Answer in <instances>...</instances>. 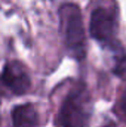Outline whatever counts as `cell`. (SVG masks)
Returning <instances> with one entry per match:
<instances>
[{
    "mask_svg": "<svg viewBox=\"0 0 126 127\" xmlns=\"http://www.w3.org/2000/svg\"><path fill=\"white\" fill-rule=\"evenodd\" d=\"M119 7L114 0H98L91 13L89 31L95 40L104 47L117 50Z\"/></svg>",
    "mask_w": 126,
    "mask_h": 127,
    "instance_id": "obj_1",
    "label": "cell"
},
{
    "mask_svg": "<svg viewBox=\"0 0 126 127\" xmlns=\"http://www.w3.org/2000/svg\"><path fill=\"white\" fill-rule=\"evenodd\" d=\"M60 22L64 43L70 55L76 59H83L86 55V37L83 28V16L74 3H65L60 9Z\"/></svg>",
    "mask_w": 126,
    "mask_h": 127,
    "instance_id": "obj_2",
    "label": "cell"
},
{
    "mask_svg": "<svg viewBox=\"0 0 126 127\" xmlns=\"http://www.w3.org/2000/svg\"><path fill=\"white\" fill-rule=\"evenodd\" d=\"M91 121V97L83 84L76 86L64 99L58 123L61 127H88Z\"/></svg>",
    "mask_w": 126,
    "mask_h": 127,
    "instance_id": "obj_3",
    "label": "cell"
},
{
    "mask_svg": "<svg viewBox=\"0 0 126 127\" xmlns=\"http://www.w3.org/2000/svg\"><path fill=\"white\" fill-rule=\"evenodd\" d=\"M1 84L15 95H24L30 90L31 80L28 75L27 68L21 62H9L0 77Z\"/></svg>",
    "mask_w": 126,
    "mask_h": 127,
    "instance_id": "obj_4",
    "label": "cell"
},
{
    "mask_svg": "<svg viewBox=\"0 0 126 127\" xmlns=\"http://www.w3.org/2000/svg\"><path fill=\"white\" fill-rule=\"evenodd\" d=\"M39 117L31 103L18 105L12 111V127H37Z\"/></svg>",
    "mask_w": 126,
    "mask_h": 127,
    "instance_id": "obj_5",
    "label": "cell"
},
{
    "mask_svg": "<svg viewBox=\"0 0 126 127\" xmlns=\"http://www.w3.org/2000/svg\"><path fill=\"white\" fill-rule=\"evenodd\" d=\"M117 114L122 117V120L126 123V87H125V90L122 92L119 103H117Z\"/></svg>",
    "mask_w": 126,
    "mask_h": 127,
    "instance_id": "obj_6",
    "label": "cell"
},
{
    "mask_svg": "<svg viewBox=\"0 0 126 127\" xmlns=\"http://www.w3.org/2000/svg\"><path fill=\"white\" fill-rule=\"evenodd\" d=\"M102 127H119L117 124H114V123H107V124H104Z\"/></svg>",
    "mask_w": 126,
    "mask_h": 127,
    "instance_id": "obj_7",
    "label": "cell"
}]
</instances>
